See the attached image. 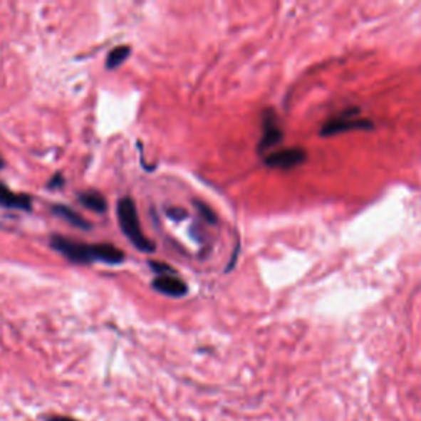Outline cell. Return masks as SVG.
Returning a JSON list of instances; mask_svg holds the SVG:
<instances>
[{"label":"cell","mask_w":421,"mask_h":421,"mask_svg":"<svg viewBox=\"0 0 421 421\" xmlns=\"http://www.w3.org/2000/svg\"><path fill=\"white\" fill-rule=\"evenodd\" d=\"M194 204L198 206L199 212H201V214H202V217H206V221H207V222L214 224V222L217 221V217H216L214 212H212V211L209 209V207H207L206 204H202V202H199V201H194Z\"/></svg>","instance_id":"cell-11"},{"label":"cell","mask_w":421,"mask_h":421,"mask_svg":"<svg viewBox=\"0 0 421 421\" xmlns=\"http://www.w3.org/2000/svg\"><path fill=\"white\" fill-rule=\"evenodd\" d=\"M51 211L55 212L56 216H60L61 219L68 221L69 224H73V226H76L79 229H90L89 222L84 219L81 214H78L76 211H73L71 207H66V206H61V204H56L51 207Z\"/></svg>","instance_id":"cell-8"},{"label":"cell","mask_w":421,"mask_h":421,"mask_svg":"<svg viewBox=\"0 0 421 421\" xmlns=\"http://www.w3.org/2000/svg\"><path fill=\"white\" fill-rule=\"evenodd\" d=\"M45 421H79L76 418H71V417H63V415H50V417H46Z\"/></svg>","instance_id":"cell-13"},{"label":"cell","mask_w":421,"mask_h":421,"mask_svg":"<svg viewBox=\"0 0 421 421\" xmlns=\"http://www.w3.org/2000/svg\"><path fill=\"white\" fill-rule=\"evenodd\" d=\"M357 109H349L344 114H341L334 119L328 120L321 129V137H333L349 130H370L374 129V124L369 119H360L357 117Z\"/></svg>","instance_id":"cell-3"},{"label":"cell","mask_w":421,"mask_h":421,"mask_svg":"<svg viewBox=\"0 0 421 421\" xmlns=\"http://www.w3.org/2000/svg\"><path fill=\"white\" fill-rule=\"evenodd\" d=\"M150 266L153 270L157 271L158 275H165L168 271V274H173V269L172 266H168V265H163V264H160V262H150Z\"/></svg>","instance_id":"cell-12"},{"label":"cell","mask_w":421,"mask_h":421,"mask_svg":"<svg viewBox=\"0 0 421 421\" xmlns=\"http://www.w3.org/2000/svg\"><path fill=\"white\" fill-rule=\"evenodd\" d=\"M129 56H130V46H117L109 53L108 61H105V66H108L109 69L119 68Z\"/></svg>","instance_id":"cell-10"},{"label":"cell","mask_w":421,"mask_h":421,"mask_svg":"<svg viewBox=\"0 0 421 421\" xmlns=\"http://www.w3.org/2000/svg\"><path fill=\"white\" fill-rule=\"evenodd\" d=\"M117 217H119L122 232L140 252H153L155 250V244L148 241L142 231L137 214V206L132 198H122L119 201V204H117Z\"/></svg>","instance_id":"cell-2"},{"label":"cell","mask_w":421,"mask_h":421,"mask_svg":"<svg viewBox=\"0 0 421 421\" xmlns=\"http://www.w3.org/2000/svg\"><path fill=\"white\" fill-rule=\"evenodd\" d=\"M306 152L303 148H285V150L270 153L265 158V165L276 170H291L306 162Z\"/></svg>","instance_id":"cell-4"},{"label":"cell","mask_w":421,"mask_h":421,"mask_svg":"<svg viewBox=\"0 0 421 421\" xmlns=\"http://www.w3.org/2000/svg\"><path fill=\"white\" fill-rule=\"evenodd\" d=\"M79 201L83 202V206H86L88 209L94 212H104L108 209V202L103 198V194H99L98 191H86V193L79 194Z\"/></svg>","instance_id":"cell-9"},{"label":"cell","mask_w":421,"mask_h":421,"mask_svg":"<svg viewBox=\"0 0 421 421\" xmlns=\"http://www.w3.org/2000/svg\"><path fill=\"white\" fill-rule=\"evenodd\" d=\"M153 289L158 293H162V295L172 298H181L188 293V285L181 279H178V276L173 275H158L157 279L153 280Z\"/></svg>","instance_id":"cell-6"},{"label":"cell","mask_w":421,"mask_h":421,"mask_svg":"<svg viewBox=\"0 0 421 421\" xmlns=\"http://www.w3.org/2000/svg\"><path fill=\"white\" fill-rule=\"evenodd\" d=\"M0 206L4 207H15V209L30 211L31 209V198L28 194H19L10 191L7 186L0 183Z\"/></svg>","instance_id":"cell-7"},{"label":"cell","mask_w":421,"mask_h":421,"mask_svg":"<svg viewBox=\"0 0 421 421\" xmlns=\"http://www.w3.org/2000/svg\"><path fill=\"white\" fill-rule=\"evenodd\" d=\"M281 140H284V130L279 124V119H276L274 110H266L264 117V135L260 140L259 152L269 150V148L279 145Z\"/></svg>","instance_id":"cell-5"},{"label":"cell","mask_w":421,"mask_h":421,"mask_svg":"<svg viewBox=\"0 0 421 421\" xmlns=\"http://www.w3.org/2000/svg\"><path fill=\"white\" fill-rule=\"evenodd\" d=\"M53 249L65 255L68 260L74 264H90L95 260L115 265L124 260V252L110 244H83L69 241L66 237L55 236L51 237Z\"/></svg>","instance_id":"cell-1"},{"label":"cell","mask_w":421,"mask_h":421,"mask_svg":"<svg viewBox=\"0 0 421 421\" xmlns=\"http://www.w3.org/2000/svg\"><path fill=\"white\" fill-rule=\"evenodd\" d=\"M4 167V160H2V157H0V168Z\"/></svg>","instance_id":"cell-14"}]
</instances>
